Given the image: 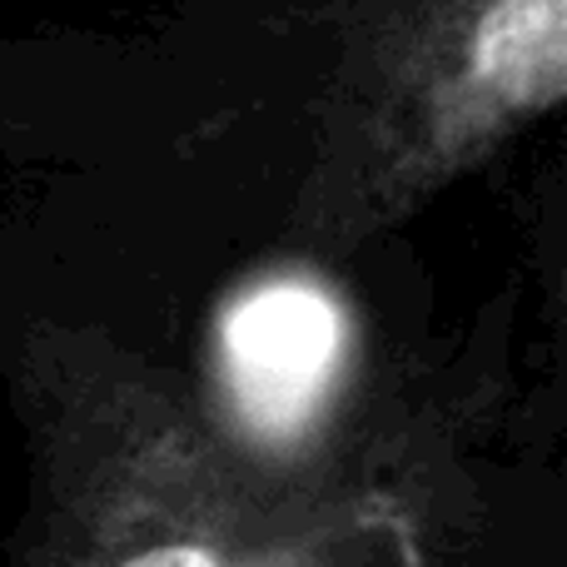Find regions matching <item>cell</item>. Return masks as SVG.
Returning a JSON list of instances; mask_svg holds the SVG:
<instances>
[{
    "label": "cell",
    "mask_w": 567,
    "mask_h": 567,
    "mask_svg": "<svg viewBox=\"0 0 567 567\" xmlns=\"http://www.w3.org/2000/svg\"><path fill=\"white\" fill-rule=\"evenodd\" d=\"M333 45L293 235L353 255L567 100V0H303Z\"/></svg>",
    "instance_id": "obj_1"
},
{
    "label": "cell",
    "mask_w": 567,
    "mask_h": 567,
    "mask_svg": "<svg viewBox=\"0 0 567 567\" xmlns=\"http://www.w3.org/2000/svg\"><path fill=\"white\" fill-rule=\"evenodd\" d=\"M35 567H275L199 429L135 373L65 409Z\"/></svg>",
    "instance_id": "obj_2"
},
{
    "label": "cell",
    "mask_w": 567,
    "mask_h": 567,
    "mask_svg": "<svg viewBox=\"0 0 567 567\" xmlns=\"http://www.w3.org/2000/svg\"><path fill=\"white\" fill-rule=\"evenodd\" d=\"M353 319L323 279L284 269L219 309L209 333V403L239 449L284 458L313 439L343 389Z\"/></svg>",
    "instance_id": "obj_3"
}]
</instances>
